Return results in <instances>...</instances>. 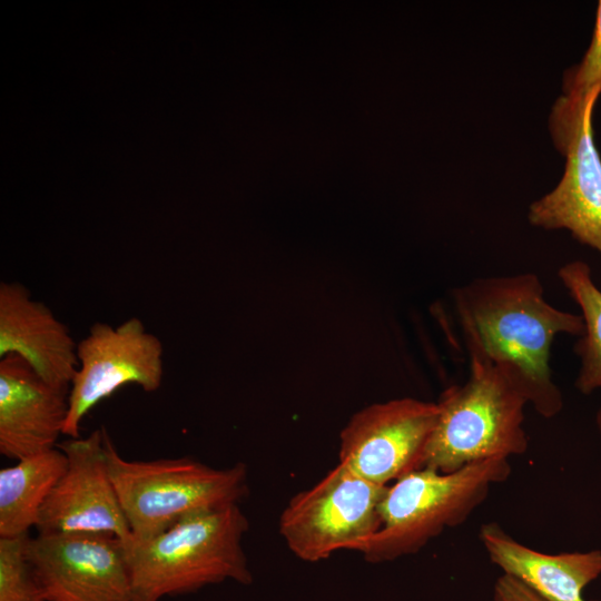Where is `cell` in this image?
<instances>
[{
    "label": "cell",
    "mask_w": 601,
    "mask_h": 601,
    "mask_svg": "<svg viewBox=\"0 0 601 601\" xmlns=\"http://www.w3.org/2000/svg\"><path fill=\"white\" fill-rule=\"evenodd\" d=\"M387 486L338 463L289 500L279 516V533L306 562H319L339 550L361 552L381 528L380 505Z\"/></svg>",
    "instance_id": "6"
},
{
    "label": "cell",
    "mask_w": 601,
    "mask_h": 601,
    "mask_svg": "<svg viewBox=\"0 0 601 601\" xmlns=\"http://www.w3.org/2000/svg\"><path fill=\"white\" fill-rule=\"evenodd\" d=\"M481 541L504 574L546 601H585L583 589L601 574V551L546 554L513 540L495 523L480 530Z\"/></svg>",
    "instance_id": "14"
},
{
    "label": "cell",
    "mask_w": 601,
    "mask_h": 601,
    "mask_svg": "<svg viewBox=\"0 0 601 601\" xmlns=\"http://www.w3.org/2000/svg\"><path fill=\"white\" fill-rule=\"evenodd\" d=\"M105 446L109 474L135 539L238 504L248 492L244 463L215 469L189 457L129 461L117 452L107 431Z\"/></svg>",
    "instance_id": "4"
},
{
    "label": "cell",
    "mask_w": 601,
    "mask_h": 601,
    "mask_svg": "<svg viewBox=\"0 0 601 601\" xmlns=\"http://www.w3.org/2000/svg\"><path fill=\"white\" fill-rule=\"evenodd\" d=\"M439 413L437 403L412 397L364 407L341 433L338 463L375 484L395 482L420 469Z\"/></svg>",
    "instance_id": "10"
},
{
    "label": "cell",
    "mask_w": 601,
    "mask_h": 601,
    "mask_svg": "<svg viewBox=\"0 0 601 601\" xmlns=\"http://www.w3.org/2000/svg\"><path fill=\"white\" fill-rule=\"evenodd\" d=\"M69 390L41 378L19 355L0 359V453L16 461L57 446Z\"/></svg>",
    "instance_id": "12"
},
{
    "label": "cell",
    "mask_w": 601,
    "mask_h": 601,
    "mask_svg": "<svg viewBox=\"0 0 601 601\" xmlns=\"http://www.w3.org/2000/svg\"><path fill=\"white\" fill-rule=\"evenodd\" d=\"M105 431L57 444L67 466L40 510L38 533H109L124 542L131 538L109 474Z\"/></svg>",
    "instance_id": "11"
},
{
    "label": "cell",
    "mask_w": 601,
    "mask_h": 601,
    "mask_svg": "<svg viewBox=\"0 0 601 601\" xmlns=\"http://www.w3.org/2000/svg\"><path fill=\"white\" fill-rule=\"evenodd\" d=\"M470 362L467 381L445 390L437 402L440 413L420 469L451 473L528 449L525 395L493 364L475 356Z\"/></svg>",
    "instance_id": "3"
},
{
    "label": "cell",
    "mask_w": 601,
    "mask_h": 601,
    "mask_svg": "<svg viewBox=\"0 0 601 601\" xmlns=\"http://www.w3.org/2000/svg\"><path fill=\"white\" fill-rule=\"evenodd\" d=\"M454 298L469 355L497 367L540 415L558 414L563 402L549 365L551 346L560 333L582 336V316L549 304L533 273L475 279Z\"/></svg>",
    "instance_id": "1"
},
{
    "label": "cell",
    "mask_w": 601,
    "mask_h": 601,
    "mask_svg": "<svg viewBox=\"0 0 601 601\" xmlns=\"http://www.w3.org/2000/svg\"><path fill=\"white\" fill-rule=\"evenodd\" d=\"M597 424H598V428H599L600 434H601V408H600V411L598 412V415H597Z\"/></svg>",
    "instance_id": "20"
},
{
    "label": "cell",
    "mask_w": 601,
    "mask_h": 601,
    "mask_svg": "<svg viewBox=\"0 0 601 601\" xmlns=\"http://www.w3.org/2000/svg\"><path fill=\"white\" fill-rule=\"evenodd\" d=\"M248 520L238 504L197 514L148 538L125 541L132 601H159L233 580L250 584L242 540Z\"/></svg>",
    "instance_id": "2"
},
{
    "label": "cell",
    "mask_w": 601,
    "mask_h": 601,
    "mask_svg": "<svg viewBox=\"0 0 601 601\" xmlns=\"http://www.w3.org/2000/svg\"><path fill=\"white\" fill-rule=\"evenodd\" d=\"M558 276L582 312L584 333L574 347L581 358L575 386L590 394L601 388V289L592 279L590 266L582 260L563 265Z\"/></svg>",
    "instance_id": "16"
},
{
    "label": "cell",
    "mask_w": 601,
    "mask_h": 601,
    "mask_svg": "<svg viewBox=\"0 0 601 601\" xmlns=\"http://www.w3.org/2000/svg\"><path fill=\"white\" fill-rule=\"evenodd\" d=\"M67 457L58 447L0 470V538H18L37 526L39 513L63 474Z\"/></svg>",
    "instance_id": "15"
},
{
    "label": "cell",
    "mask_w": 601,
    "mask_h": 601,
    "mask_svg": "<svg viewBox=\"0 0 601 601\" xmlns=\"http://www.w3.org/2000/svg\"><path fill=\"white\" fill-rule=\"evenodd\" d=\"M494 601H546L513 577L503 574L494 585Z\"/></svg>",
    "instance_id": "19"
},
{
    "label": "cell",
    "mask_w": 601,
    "mask_h": 601,
    "mask_svg": "<svg viewBox=\"0 0 601 601\" xmlns=\"http://www.w3.org/2000/svg\"><path fill=\"white\" fill-rule=\"evenodd\" d=\"M508 459L475 462L451 472H408L392 485L380 505L381 528L359 553L371 563L393 561L422 549L444 529L459 525L480 505L491 485L505 481Z\"/></svg>",
    "instance_id": "5"
},
{
    "label": "cell",
    "mask_w": 601,
    "mask_h": 601,
    "mask_svg": "<svg viewBox=\"0 0 601 601\" xmlns=\"http://www.w3.org/2000/svg\"><path fill=\"white\" fill-rule=\"evenodd\" d=\"M22 357L47 383L70 390L78 370L69 328L18 282L0 284V358Z\"/></svg>",
    "instance_id": "13"
},
{
    "label": "cell",
    "mask_w": 601,
    "mask_h": 601,
    "mask_svg": "<svg viewBox=\"0 0 601 601\" xmlns=\"http://www.w3.org/2000/svg\"><path fill=\"white\" fill-rule=\"evenodd\" d=\"M79 366L70 384L63 435L79 437L83 417L127 384L157 391L164 377V347L138 317L117 326L96 322L77 344Z\"/></svg>",
    "instance_id": "8"
},
{
    "label": "cell",
    "mask_w": 601,
    "mask_h": 601,
    "mask_svg": "<svg viewBox=\"0 0 601 601\" xmlns=\"http://www.w3.org/2000/svg\"><path fill=\"white\" fill-rule=\"evenodd\" d=\"M597 90H601V0L590 46L581 62L568 69L563 77L564 96L584 99Z\"/></svg>",
    "instance_id": "18"
},
{
    "label": "cell",
    "mask_w": 601,
    "mask_h": 601,
    "mask_svg": "<svg viewBox=\"0 0 601 601\" xmlns=\"http://www.w3.org/2000/svg\"><path fill=\"white\" fill-rule=\"evenodd\" d=\"M601 91L584 99L562 95L549 128L565 158L564 173L550 193L533 201L529 221L543 229H566L601 255V156L593 138L592 115Z\"/></svg>",
    "instance_id": "7"
},
{
    "label": "cell",
    "mask_w": 601,
    "mask_h": 601,
    "mask_svg": "<svg viewBox=\"0 0 601 601\" xmlns=\"http://www.w3.org/2000/svg\"><path fill=\"white\" fill-rule=\"evenodd\" d=\"M28 536L0 538V601H47L27 556Z\"/></svg>",
    "instance_id": "17"
},
{
    "label": "cell",
    "mask_w": 601,
    "mask_h": 601,
    "mask_svg": "<svg viewBox=\"0 0 601 601\" xmlns=\"http://www.w3.org/2000/svg\"><path fill=\"white\" fill-rule=\"evenodd\" d=\"M26 552L47 601H132L125 543L109 533H38Z\"/></svg>",
    "instance_id": "9"
}]
</instances>
